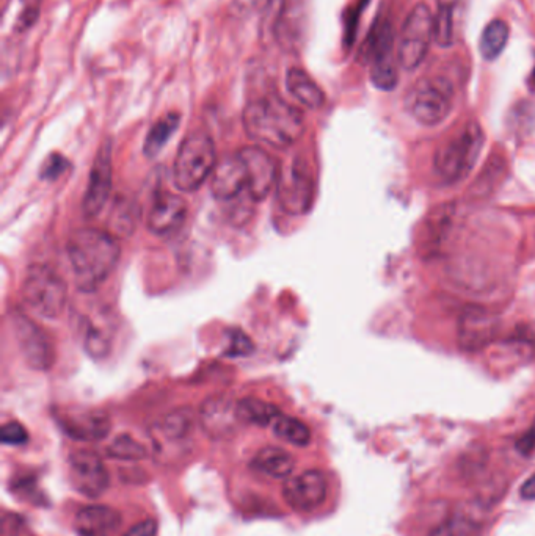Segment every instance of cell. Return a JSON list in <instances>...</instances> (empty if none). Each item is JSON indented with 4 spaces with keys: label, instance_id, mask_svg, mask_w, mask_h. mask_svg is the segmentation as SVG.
<instances>
[{
    "label": "cell",
    "instance_id": "obj_5",
    "mask_svg": "<svg viewBox=\"0 0 535 536\" xmlns=\"http://www.w3.org/2000/svg\"><path fill=\"white\" fill-rule=\"evenodd\" d=\"M22 297L38 316L59 319L68 301V287L54 268L30 265L22 284Z\"/></svg>",
    "mask_w": 535,
    "mask_h": 536
},
{
    "label": "cell",
    "instance_id": "obj_19",
    "mask_svg": "<svg viewBox=\"0 0 535 536\" xmlns=\"http://www.w3.org/2000/svg\"><path fill=\"white\" fill-rule=\"evenodd\" d=\"M59 421L66 435L79 441H99L110 431V419L101 411L65 413Z\"/></svg>",
    "mask_w": 535,
    "mask_h": 536
},
{
    "label": "cell",
    "instance_id": "obj_8",
    "mask_svg": "<svg viewBox=\"0 0 535 536\" xmlns=\"http://www.w3.org/2000/svg\"><path fill=\"white\" fill-rule=\"evenodd\" d=\"M432 41L434 13L426 4L416 5L402 27L401 40L397 44V62L407 71L418 68L424 62Z\"/></svg>",
    "mask_w": 535,
    "mask_h": 536
},
{
    "label": "cell",
    "instance_id": "obj_7",
    "mask_svg": "<svg viewBox=\"0 0 535 536\" xmlns=\"http://www.w3.org/2000/svg\"><path fill=\"white\" fill-rule=\"evenodd\" d=\"M394 44L396 37L391 22L380 21L375 24L361 49L364 62L371 63L372 85L379 90H394L399 82Z\"/></svg>",
    "mask_w": 535,
    "mask_h": 536
},
{
    "label": "cell",
    "instance_id": "obj_14",
    "mask_svg": "<svg viewBox=\"0 0 535 536\" xmlns=\"http://www.w3.org/2000/svg\"><path fill=\"white\" fill-rule=\"evenodd\" d=\"M286 504L297 511H311L324 504L327 480L319 471H305L286 480L283 486Z\"/></svg>",
    "mask_w": 535,
    "mask_h": 536
},
{
    "label": "cell",
    "instance_id": "obj_23",
    "mask_svg": "<svg viewBox=\"0 0 535 536\" xmlns=\"http://www.w3.org/2000/svg\"><path fill=\"white\" fill-rule=\"evenodd\" d=\"M252 468L270 479H286L294 471L295 460L280 447H264L253 458Z\"/></svg>",
    "mask_w": 535,
    "mask_h": 536
},
{
    "label": "cell",
    "instance_id": "obj_41",
    "mask_svg": "<svg viewBox=\"0 0 535 536\" xmlns=\"http://www.w3.org/2000/svg\"><path fill=\"white\" fill-rule=\"evenodd\" d=\"M532 80H534V85H535V69H534V73H532Z\"/></svg>",
    "mask_w": 535,
    "mask_h": 536
},
{
    "label": "cell",
    "instance_id": "obj_10",
    "mask_svg": "<svg viewBox=\"0 0 535 536\" xmlns=\"http://www.w3.org/2000/svg\"><path fill=\"white\" fill-rule=\"evenodd\" d=\"M11 325L15 330L19 350L29 367L33 370L52 369L55 363V350L48 334L22 312H15L11 316Z\"/></svg>",
    "mask_w": 535,
    "mask_h": 536
},
{
    "label": "cell",
    "instance_id": "obj_24",
    "mask_svg": "<svg viewBox=\"0 0 535 536\" xmlns=\"http://www.w3.org/2000/svg\"><path fill=\"white\" fill-rule=\"evenodd\" d=\"M286 87L292 98L308 109H321L324 106L325 95L321 87L300 68H291L286 74Z\"/></svg>",
    "mask_w": 535,
    "mask_h": 536
},
{
    "label": "cell",
    "instance_id": "obj_32",
    "mask_svg": "<svg viewBox=\"0 0 535 536\" xmlns=\"http://www.w3.org/2000/svg\"><path fill=\"white\" fill-rule=\"evenodd\" d=\"M250 353H253V342L250 341V337L241 330L233 331L226 355L236 358V356H248Z\"/></svg>",
    "mask_w": 535,
    "mask_h": 536
},
{
    "label": "cell",
    "instance_id": "obj_3",
    "mask_svg": "<svg viewBox=\"0 0 535 536\" xmlns=\"http://www.w3.org/2000/svg\"><path fill=\"white\" fill-rule=\"evenodd\" d=\"M484 146V131L479 123L470 121L448 138L434 157V168L440 181L457 184L468 178Z\"/></svg>",
    "mask_w": 535,
    "mask_h": 536
},
{
    "label": "cell",
    "instance_id": "obj_25",
    "mask_svg": "<svg viewBox=\"0 0 535 536\" xmlns=\"http://www.w3.org/2000/svg\"><path fill=\"white\" fill-rule=\"evenodd\" d=\"M236 413L241 424L256 425V427L272 425L281 414L277 406L272 403L252 399V397L237 402Z\"/></svg>",
    "mask_w": 535,
    "mask_h": 536
},
{
    "label": "cell",
    "instance_id": "obj_22",
    "mask_svg": "<svg viewBox=\"0 0 535 536\" xmlns=\"http://www.w3.org/2000/svg\"><path fill=\"white\" fill-rule=\"evenodd\" d=\"M462 0H437L434 15V40L441 48H449L459 38Z\"/></svg>",
    "mask_w": 535,
    "mask_h": 536
},
{
    "label": "cell",
    "instance_id": "obj_38",
    "mask_svg": "<svg viewBox=\"0 0 535 536\" xmlns=\"http://www.w3.org/2000/svg\"><path fill=\"white\" fill-rule=\"evenodd\" d=\"M520 494L523 499L535 500V474L529 477L523 486H521Z\"/></svg>",
    "mask_w": 535,
    "mask_h": 536
},
{
    "label": "cell",
    "instance_id": "obj_36",
    "mask_svg": "<svg viewBox=\"0 0 535 536\" xmlns=\"http://www.w3.org/2000/svg\"><path fill=\"white\" fill-rule=\"evenodd\" d=\"M38 15H40V11L37 7H27L19 18V29H27V27L32 26L33 22L37 21Z\"/></svg>",
    "mask_w": 535,
    "mask_h": 536
},
{
    "label": "cell",
    "instance_id": "obj_16",
    "mask_svg": "<svg viewBox=\"0 0 535 536\" xmlns=\"http://www.w3.org/2000/svg\"><path fill=\"white\" fill-rule=\"evenodd\" d=\"M187 212L189 207L181 195L170 192L157 193L150 214L146 218V226L156 236H165L184 225Z\"/></svg>",
    "mask_w": 535,
    "mask_h": 536
},
{
    "label": "cell",
    "instance_id": "obj_33",
    "mask_svg": "<svg viewBox=\"0 0 535 536\" xmlns=\"http://www.w3.org/2000/svg\"><path fill=\"white\" fill-rule=\"evenodd\" d=\"M29 439L26 428L22 427L19 422H8L2 427V442L10 446H19Z\"/></svg>",
    "mask_w": 535,
    "mask_h": 536
},
{
    "label": "cell",
    "instance_id": "obj_28",
    "mask_svg": "<svg viewBox=\"0 0 535 536\" xmlns=\"http://www.w3.org/2000/svg\"><path fill=\"white\" fill-rule=\"evenodd\" d=\"M193 428V416L190 410H178L167 414L157 427L164 441L178 442L189 438Z\"/></svg>",
    "mask_w": 535,
    "mask_h": 536
},
{
    "label": "cell",
    "instance_id": "obj_9",
    "mask_svg": "<svg viewBox=\"0 0 535 536\" xmlns=\"http://www.w3.org/2000/svg\"><path fill=\"white\" fill-rule=\"evenodd\" d=\"M275 192H277L278 203L288 214L303 215L313 206V179L306 168L295 160L278 170Z\"/></svg>",
    "mask_w": 535,
    "mask_h": 536
},
{
    "label": "cell",
    "instance_id": "obj_35",
    "mask_svg": "<svg viewBox=\"0 0 535 536\" xmlns=\"http://www.w3.org/2000/svg\"><path fill=\"white\" fill-rule=\"evenodd\" d=\"M123 536H157V524L153 519H146V521L135 524L132 529L124 533Z\"/></svg>",
    "mask_w": 535,
    "mask_h": 536
},
{
    "label": "cell",
    "instance_id": "obj_40",
    "mask_svg": "<svg viewBox=\"0 0 535 536\" xmlns=\"http://www.w3.org/2000/svg\"><path fill=\"white\" fill-rule=\"evenodd\" d=\"M22 2H27V4H29V7H37V2L38 0H22Z\"/></svg>",
    "mask_w": 535,
    "mask_h": 536
},
{
    "label": "cell",
    "instance_id": "obj_30",
    "mask_svg": "<svg viewBox=\"0 0 535 536\" xmlns=\"http://www.w3.org/2000/svg\"><path fill=\"white\" fill-rule=\"evenodd\" d=\"M109 457L123 461H139L146 457V449L131 436L121 435L107 449Z\"/></svg>",
    "mask_w": 535,
    "mask_h": 536
},
{
    "label": "cell",
    "instance_id": "obj_15",
    "mask_svg": "<svg viewBox=\"0 0 535 536\" xmlns=\"http://www.w3.org/2000/svg\"><path fill=\"white\" fill-rule=\"evenodd\" d=\"M211 178L212 195L219 201L231 203L244 193L248 195L247 168L237 153L217 162Z\"/></svg>",
    "mask_w": 535,
    "mask_h": 536
},
{
    "label": "cell",
    "instance_id": "obj_27",
    "mask_svg": "<svg viewBox=\"0 0 535 536\" xmlns=\"http://www.w3.org/2000/svg\"><path fill=\"white\" fill-rule=\"evenodd\" d=\"M509 33V26L501 19L490 22L482 32L481 43H479L482 57L488 62H492L503 54L507 41H509Z\"/></svg>",
    "mask_w": 535,
    "mask_h": 536
},
{
    "label": "cell",
    "instance_id": "obj_18",
    "mask_svg": "<svg viewBox=\"0 0 535 536\" xmlns=\"http://www.w3.org/2000/svg\"><path fill=\"white\" fill-rule=\"evenodd\" d=\"M201 427L212 438H225L236 430L241 421L237 419L236 403L225 397H215L201 406Z\"/></svg>",
    "mask_w": 535,
    "mask_h": 536
},
{
    "label": "cell",
    "instance_id": "obj_17",
    "mask_svg": "<svg viewBox=\"0 0 535 536\" xmlns=\"http://www.w3.org/2000/svg\"><path fill=\"white\" fill-rule=\"evenodd\" d=\"M498 333V319L481 309H470L463 314L459 325V341L468 352L481 350Z\"/></svg>",
    "mask_w": 535,
    "mask_h": 536
},
{
    "label": "cell",
    "instance_id": "obj_26",
    "mask_svg": "<svg viewBox=\"0 0 535 536\" xmlns=\"http://www.w3.org/2000/svg\"><path fill=\"white\" fill-rule=\"evenodd\" d=\"M181 116L178 113H168L162 116L161 120L156 121L151 127L150 132L146 135L145 154L148 157H156L161 153L162 148L167 145L168 140L175 134L179 127Z\"/></svg>",
    "mask_w": 535,
    "mask_h": 536
},
{
    "label": "cell",
    "instance_id": "obj_29",
    "mask_svg": "<svg viewBox=\"0 0 535 536\" xmlns=\"http://www.w3.org/2000/svg\"><path fill=\"white\" fill-rule=\"evenodd\" d=\"M273 433L283 441L289 442L292 446H308L311 441L310 428L306 427L303 422L295 417L280 416L277 417V421L273 422Z\"/></svg>",
    "mask_w": 535,
    "mask_h": 536
},
{
    "label": "cell",
    "instance_id": "obj_31",
    "mask_svg": "<svg viewBox=\"0 0 535 536\" xmlns=\"http://www.w3.org/2000/svg\"><path fill=\"white\" fill-rule=\"evenodd\" d=\"M481 526L466 516H454L443 522L430 536H477Z\"/></svg>",
    "mask_w": 535,
    "mask_h": 536
},
{
    "label": "cell",
    "instance_id": "obj_2",
    "mask_svg": "<svg viewBox=\"0 0 535 536\" xmlns=\"http://www.w3.org/2000/svg\"><path fill=\"white\" fill-rule=\"evenodd\" d=\"M66 251L77 287L84 292L98 289L112 275L121 254L120 245L110 232L93 228L73 232Z\"/></svg>",
    "mask_w": 535,
    "mask_h": 536
},
{
    "label": "cell",
    "instance_id": "obj_37",
    "mask_svg": "<svg viewBox=\"0 0 535 536\" xmlns=\"http://www.w3.org/2000/svg\"><path fill=\"white\" fill-rule=\"evenodd\" d=\"M518 449L523 453H529L535 449V422L528 435L523 436V438L518 441Z\"/></svg>",
    "mask_w": 535,
    "mask_h": 536
},
{
    "label": "cell",
    "instance_id": "obj_21",
    "mask_svg": "<svg viewBox=\"0 0 535 536\" xmlns=\"http://www.w3.org/2000/svg\"><path fill=\"white\" fill-rule=\"evenodd\" d=\"M306 10L303 0H289L277 22V37L284 48H295L305 35Z\"/></svg>",
    "mask_w": 535,
    "mask_h": 536
},
{
    "label": "cell",
    "instance_id": "obj_39",
    "mask_svg": "<svg viewBox=\"0 0 535 536\" xmlns=\"http://www.w3.org/2000/svg\"><path fill=\"white\" fill-rule=\"evenodd\" d=\"M255 2L259 8H264V10H266V8L272 4L273 0H255Z\"/></svg>",
    "mask_w": 535,
    "mask_h": 536
},
{
    "label": "cell",
    "instance_id": "obj_20",
    "mask_svg": "<svg viewBox=\"0 0 535 536\" xmlns=\"http://www.w3.org/2000/svg\"><path fill=\"white\" fill-rule=\"evenodd\" d=\"M121 526V515L106 505H88L76 515L79 536H112Z\"/></svg>",
    "mask_w": 535,
    "mask_h": 536
},
{
    "label": "cell",
    "instance_id": "obj_13",
    "mask_svg": "<svg viewBox=\"0 0 535 536\" xmlns=\"http://www.w3.org/2000/svg\"><path fill=\"white\" fill-rule=\"evenodd\" d=\"M248 174V195L253 200H266L269 193L277 187L278 170L277 163L266 151L258 146H247L237 151Z\"/></svg>",
    "mask_w": 535,
    "mask_h": 536
},
{
    "label": "cell",
    "instance_id": "obj_34",
    "mask_svg": "<svg viewBox=\"0 0 535 536\" xmlns=\"http://www.w3.org/2000/svg\"><path fill=\"white\" fill-rule=\"evenodd\" d=\"M68 168V160L65 157L60 156V154H52L49 156V159L46 160V163L43 165V171H41V178L43 179H54L62 176L63 171Z\"/></svg>",
    "mask_w": 535,
    "mask_h": 536
},
{
    "label": "cell",
    "instance_id": "obj_6",
    "mask_svg": "<svg viewBox=\"0 0 535 536\" xmlns=\"http://www.w3.org/2000/svg\"><path fill=\"white\" fill-rule=\"evenodd\" d=\"M405 109L419 124L438 126L452 110L451 84L441 77L418 80L405 96Z\"/></svg>",
    "mask_w": 535,
    "mask_h": 536
},
{
    "label": "cell",
    "instance_id": "obj_12",
    "mask_svg": "<svg viewBox=\"0 0 535 536\" xmlns=\"http://www.w3.org/2000/svg\"><path fill=\"white\" fill-rule=\"evenodd\" d=\"M112 145L110 142L99 146L90 179H88L87 192H85L82 211L87 218H95L106 206L112 193Z\"/></svg>",
    "mask_w": 535,
    "mask_h": 536
},
{
    "label": "cell",
    "instance_id": "obj_11",
    "mask_svg": "<svg viewBox=\"0 0 535 536\" xmlns=\"http://www.w3.org/2000/svg\"><path fill=\"white\" fill-rule=\"evenodd\" d=\"M68 463L71 483L77 493L91 499L106 493L109 488V472L95 452L76 450L71 453Z\"/></svg>",
    "mask_w": 535,
    "mask_h": 536
},
{
    "label": "cell",
    "instance_id": "obj_4",
    "mask_svg": "<svg viewBox=\"0 0 535 536\" xmlns=\"http://www.w3.org/2000/svg\"><path fill=\"white\" fill-rule=\"evenodd\" d=\"M217 165L215 145L211 135L193 132L179 146L173 165V181L181 192H195L206 179L211 178Z\"/></svg>",
    "mask_w": 535,
    "mask_h": 536
},
{
    "label": "cell",
    "instance_id": "obj_1",
    "mask_svg": "<svg viewBox=\"0 0 535 536\" xmlns=\"http://www.w3.org/2000/svg\"><path fill=\"white\" fill-rule=\"evenodd\" d=\"M242 123L245 134L253 142L277 149H286L299 142L305 132L303 113L278 96L248 102Z\"/></svg>",
    "mask_w": 535,
    "mask_h": 536
}]
</instances>
